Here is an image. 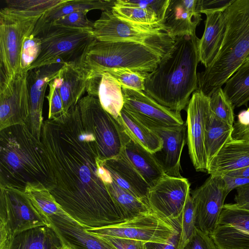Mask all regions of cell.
Segmentation results:
<instances>
[{"instance_id": "obj_5", "label": "cell", "mask_w": 249, "mask_h": 249, "mask_svg": "<svg viewBox=\"0 0 249 249\" xmlns=\"http://www.w3.org/2000/svg\"><path fill=\"white\" fill-rule=\"evenodd\" d=\"M169 51L131 41H103L94 39L78 63L89 74L125 68L148 74Z\"/></svg>"}, {"instance_id": "obj_33", "label": "cell", "mask_w": 249, "mask_h": 249, "mask_svg": "<svg viewBox=\"0 0 249 249\" xmlns=\"http://www.w3.org/2000/svg\"><path fill=\"white\" fill-rule=\"evenodd\" d=\"M24 192L47 217L57 215L69 221H74L64 211L48 189L42 183H30L26 186Z\"/></svg>"}, {"instance_id": "obj_34", "label": "cell", "mask_w": 249, "mask_h": 249, "mask_svg": "<svg viewBox=\"0 0 249 249\" xmlns=\"http://www.w3.org/2000/svg\"><path fill=\"white\" fill-rule=\"evenodd\" d=\"M223 90L234 108L249 101V64L241 65L227 81Z\"/></svg>"}, {"instance_id": "obj_28", "label": "cell", "mask_w": 249, "mask_h": 249, "mask_svg": "<svg viewBox=\"0 0 249 249\" xmlns=\"http://www.w3.org/2000/svg\"><path fill=\"white\" fill-rule=\"evenodd\" d=\"M65 247L61 236L52 223L18 233L9 249H64Z\"/></svg>"}, {"instance_id": "obj_14", "label": "cell", "mask_w": 249, "mask_h": 249, "mask_svg": "<svg viewBox=\"0 0 249 249\" xmlns=\"http://www.w3.org/2000/svg\"><path fill=\"white\" fill-rule=\"evenodd\" d=\"M212 110L209 97L197 89L187 106V143L189 154L196 171L207 172L205 147L206 124Z\"/></svg>"}, {"instance_id": "obj_15", "label": "cell", "mask_w": 249, "mask_h": 249, "mask_svg": "<svg viewBox=\"0 0 249 249\" xmlns=\"http://www.w3.org/2000/svg\"><path fill=\"white\" fill-rule=\"evenodd\" d=\"M27 72H19L0 83V131L15 125H26L30 115Z\"/></svg>"}, {"instance_id": "obj_36", "label": "cell", "mask_w": 249, "mask_h": 249, "mask_svg": "<svg viewBox=\"0 0 249 249\" xmlns=\"http://www.w3.org/2000/svg\"><path fill=\"white\" fill-rule=\"evenodd\" d=\"M65 0H6V7L28 16H42Z\"/></svg>"}, {"instance_id": "obj_11", "label": "cell", "mask_w": 249, "mask_h": 249, "mask_svg": "<svg viewBox=\"0 0 249 249\" xmlns=\"http://www.w3.org/2000/svg\"><path fill=\"white\" fill-rule=\"evenodd\" d=\"M86 230L91 234L100 236L164 244L179 234L175 223L152 211L107 227Z\"/></svg>"}, {"instance_id": "obj_43", "label": "cell", "mask_w": 249, "mask_h": 249, "mask_svg": "<svg viewBox=\"0 0 249 249\" xmlns=\"http://www.w3.org/2000/svg\"><path fill=\"white\" fill-rule=\"evenodd\" d=\"M88 12L87 11L75 12L57 19L51 24L54 23L75 28L92 30L93 22L88 19L87 16Z\"/></svg>"}, {"instance_id": "obj_4", "label": "cell", "mask_w": 249, "mask_h": 249, "mask_svg": "<svg viewBox=\"0 0 249 249\" xmlns=\"http://www.w3.org/2000/svg\"><path fill=\"white\" fill-rule=\"evenodd\" d=\"M224 13L226 26L220 48L197 73V89L207 96L222 87L249 55V0H234Z\"/></svg>"}, {"instance_id": "obj_10", "label": "cell", "mask_w": 249, "mask_h": 249, "mask_svg": "<svg viewBox=\"0 0 249 249\" xmlns=\"http://www.w3.org/2000/svg\"><path fill=\"white\" fill-rule=\"evenodd\" d=\"M83 125L94 136L103 161L121 155L127 135L99 99L87 94L78 102Z\"/></svg>"}, {"instance_id": "obj_18", "label": "cell", "mask_w": 249, "mask_h": 249, "mask_svg": "<svg viewBox=\"0 0 249 249\" xmlns=\"http://www.w3.org/2000/svg\"><path fill=\"white\" fill-rule=\"evenodd\" d=\"M64 64L58 63L45 65L29 71L27 73L31 109L26 125L39 140L43 124L42 109L45 91L49 83L58 75Z\"/></svg>"}, {"instance_id": "obj_48", "label": "cell", "mask_w": 249, "mask_h": 249, "mask_svg": "<svg viewBox=\"0 0 249 249\" xmlns=\"http://www.w3.org/2000/svg\"><path fill=\"white\" fill-rule=\"evenodd\" d=\"M233 127L232 136L234 139L249 141V124H242L235 122Z\"/></svg>"}, {"instance_id": "obj_13", "label": "cell", "mask_w": 249, "mask_h": 249, "mask_svg": "<svg viewBox=\"0 0 249 249\" xmlns=\"http://www.w3.org/2000/svg\"><path fill=\"white\" fill-rule=\"evenodd\" d=\"M228 194L223 177L219 175H210L202 185L192 192L196 228L210 235L212 234Z\"/></svg>"}, {"instance_id": "obj_47", "label": "cell", "mask_w": 249, "mask_h": 249, "mask_svg": "<svg viewBox=\"0 0 249 249\" xmlns=\"http://www.w3.org/2000/svg\"><path fill=\"white\" fill-rule=\"evenodd\" d=\"M235 189V203L241 207L249 209V183L238 186Z\"/></svg>"}, {"instance_id": "obj_1", "label": "cell", "mask_w": 249, "mask_h": 249, "mask_svg": "<svg viewBox=\"0 0 249 249\" xmlns=\"http://www.w3.org/2000/svg\"><path fill=\"white\" fill-rule=\"evenodd\" d=\"M41 140L50 172L47 189L70 217L86 229L124 220L103 179L98 145L83 125L77 104L44 121Z\"/></svg>"}, {"instance_id": "obj_9", "label": "cell", "mask_w": 249, "mask_h": 249, "mask_svg": "<svg viewBox=\"0 0 249 249\" xmlns=\"http://www.w3.org/2000/svg\"><path fill=\"white\" fill-rule=\"evenodd\" d=\"M41 16H28L7 7L0 11V83L20 72L21 49Z\"/></svg>"}, {"instance_id": "obj_23", "label": "cell", "mask_w": 249, "mask_h": 249, "mask_svg": "<svg viewBox=\"0 0 249 249\" xmlns=\"http://www.w3.org/2000/svg\"><path fill=\"white\" fill-rule=\"evenodd\" d=\"M49 217L65 245L71 249H116L101 238L88 232L75 221L57 215Z\"/></svg>"}, {"instance_id": "obj_42", "label": "cell", "mask_w": 249, "mask_h": 249, "mask_svg": "<svg viewBox=\"0 0 249 249\" xmlns=\"http://www.w3.org/2000/svg\"><path fill=\"white\" fill-rule=\"evenodd\" d=\"M122 3L138 7L155 13L161 22L170 0H118Z\"/></svg>"}, {"instance_id": "obj_44", "label": "cell", "mask_w": 249, "mask_h": 249, "mask_svg": "<svg viewBox=\"0 0 249 249\" xmlns=\"http://www.w3.org/2000/svg\"><path fill=\"white\" fill-rule=\"evenodd\" d=\"M183 249H217L210 235L196 227L193 236Z\"/></svg>"}, {"instance_id": "obj_7", "label": "cell", "mask_w": 249, "mask_h": 249, "mask_svg": "<svg viewBox=\"0 0 249 249\" xmlns=\"http://www.w3.org/2000/svg\"><path fill=\"white\" fill-rule=\"evenodd\" d=\"M0 190V249H9L20 232L52 224L24 192L2 186Z\"/></svg>"}, {"instance_id": "obj_41", "label": "cell", "mask_w": 249, "mask_h": 249, "mask_svg": "<svg viewBox=\"0 0 249 249\" xmlns=\"http://www.w3.org/2000/svg\"><path fill=\"white\" fill-rule=\"evenodd\" d=\"M60 80L59 74L48 84L49 91L46 98L49 103L48 119L55 120L65 113L60 93Z\"/></svg>"}, {"instance_id": "obj_45", "label": "cell", "mask_w": 249, "mask_h": 249, "mask_svg": "<svg viewBox=\"0 0 249 249\" xmlns=\"http://www.w3.org/2000/svg\"><path fill=\"white\" fill-rule=\"evenodd\" d=\"M95 235L101 238L116 249H145L146 242L143 241L126 238Z\"/></svg>"}, {"instance_id": "obj_52", "label": "cell", "mask_w": 249, "mask_h": 249, "mask_svg": "<svg viewBox=\"0 0 249 249\" xmlns=\"http://www.w3.org/2000/svg\"><path fill=\"white\" fill-rule=\"evenodd\" d=\"M248 64H249V55L247 57V58L245 60L244 62H243V63L242 64V65H248Z\"/></svg>"}, {"instance_id": "obj_50", "label": "cell", "mask_w": 249, "mask_h": 249, "mask_svg": "<svg viewBox=\"0 0 249 249\" xmlns=\"http://www.w3.org/2000/svg\"><path fill=\"white\" fill-rule=\"evenodd\" d=\"M222 176L226 182L227 191L229 193L238 186L249 183V178H234L225 175Z\"/></svg>"}, {"instance_id": "obj_20", "label": "cell", "mask_w": 249, "mask_h": 249, "mask_svg": "<svg viewBox=\"0 0 249 249\" xmlns=\"http://www.w3.org/2000/svg\"><path fill=\"white\" fill-rule=\"evenodd\" d=\"M161 138L162 148L153 154L167 175L181 177L180 159L187 139L186 124L175 127L152 129Z\"/></svg>"}, {"instance_id": "obj_19", "label": "cell", "mask_w": 249, "mask_h": 249, "mask_svg": "<svg viewBox=\"0 0 249 249\" xmlns=\"http://www.w3.org/2000/svg\"><path fill=\"white\" fill-rule=\"evenodd\" d=\"M201 20L199 0H170L162 24L175 40L178 36L195 34Z\"/></svg>"}, {"instance_id": "obj_51", "label": "cell", "mask_w": 249, "mask_h": 249, "mask_svg": "<svg viewBox=\"0 0 249 249\" xmlns=\"http://www.w3.org/2000/svg\"><path fill=\"white\" fill-rule=\"evenodd\" d=\"M222 175L234 178H249V166L230 171Z\"/></svg>"}, {"instance_id": "obj_53", "label": "cell", "mask_w": 249, "mask_h": 249, "mask_svg": "<svg viewBox=\"0 0 249 249\" xmlns=\"http://www.w3.org/2000/svg\"><path fill=\"white\" fill-rule=\"evenodd\" d=\"M247 110L249 112V107H248Z\"/></svg>"}, {"instance_id": "obj_49", "label": "cell", "mask_w": 249, "mask_h": 249, "mask_svg": "<svg viewBox=\"0 0 249 249\" xmlns=\"http://www.w3.org/2000/svg\"><path fill=\"white\" fill-rule=\"evenodd\" d=\"M179 234L173 237L167 243L147 242L145 249H176Z\"/></svg>"}, {"instance_id": "obj_40", "label": "cell", "mask_w": 249, "mask_h": 249, "mask_svg": "<svg viewBox=\"0 0 249 249\" xmlns=\"http://www.w3.org/2000/svg\"><path fill=\"white\" fill-rule=\"evenodd\" d=\"M41 48V42L38 37L31 34L25 38L21 49L20 72H28L39 55Z\"/></svg>"}, {"instance_id": "obj_31", "label": "cell", "mask_w": 249, "mask_h": 249, "mask_svg": "<svg viewBox=\"0 0 249 249\" xmlns=\"http://www.w3.org/2000/svg\"><path fill=\"white\" fill-rule=\"evenodd\" d=\"M101 173L111 196L121 210L124 220L152 211L147 202L135 197L118 186L103 164Z\"/></svg>"}, {"instance_id": "obj_39", "label": "cell", "mask_w": 249, "mask_h": 249, "mask_svg": "<svg viewBox=\"0 0 249 249\" xmlns=\"http://www.w3.org/2000/svg\"><path fill=\"white\" fill-rule=\"evenodd\" d=\"M109 73L121 85L122 87L137 90H144V84L148 74H143L125 68L109 70Z\"/></svg>"}, {"instance_id": "obj_30", "label": "cell", "mask_w": 249, "mask_h": 249, "mask_svg": "<svg viewBox=\"0 0 249 249\" xmlns=\"http://www.w3.org/2000/svg\"><path fill=\"white\" fill-rule=\"evenodd\" d=\"M116 120L129 138L152 154L161 149L162 142L160 137L136 119L124 107Z\"/></svg>"}, {"instance_id": "obj_27", "label": "cell", "mask_w": 249, "mask_h": 249, "mask_svg": "<svg viewBox=\"0 0 249 249\" xmlns=\"http://www.w3.org/2000/svg\"><path fill=\"white\" fill-rule=\"evenodd\" d=\"M249 166V141L231 139L210 163L207 173L222 175L230 171Z\"/></svg>"}, {"instance_id": "obj_6", "label": "cell", "mask_w": 249, "mask_h": 249, "mask_svg": "<svg viewBox=\"0 0 249 249\" xmlns=\"http://www.w3.org/2000/svg\"><path fill=\"white\" fill-rule=\"evenodd\" d=\"M91 31L54 23L45 26L36 36L41 40V51L28 71L55 63L77 62L94 39Z\"/></svg>"}, {"instance_id": "obj_3", "label": "cell", "mask_w": 249, "mask_h": 249, "mask_svg": "<svg viewBox=\"0 0 249 249\" xmlns=\"http://www.w3.org/2000/svg\"><path fill=\"white\" fill-rule=\"evenodd\" d=\"M50 183L48 164L41 140L26 125L0 131V186L24 192L28 184Z\"/></svg>"}, {"instance_id": "obj_29", "label": "cell", "mask_w": 249, "mask_h": 249, "mask_svg": "<svg viewBox=\"0 0 249 249\" xmlns=\"http://www.w3.org/2000/svg\"><path fill=\"white\" fill-rule=\"evenodd\" d=\"M116 0H65L47 11L37 21L32 35L36 36L45 26L72 13L92 10H111Z\"/></svg>"}, {"instance_id": "obj_2", "label": "cell", "mask_w": 249, "mask_h": 249, "mask_svg": "<svg viewBox=\"0 0 249 249\" xmlns=\"http://www.w3.org/2000/svg\"><path fill=\"white\" fill-rule=\"evenodd\" d=\"M199 39L196 34L176 37L145 79L144 91L178 113L187 107L191 94L198 89Z\"/></svg>"}, {"instance_id": "obj_26", "label": "cell", "mask_w": 249, "mask_h": 249, "mask_svg": "<svg viewBox=\"0 0 249 249\" xmlns=\"http://www.w3.org/2000/svg\"><path fill=\"white\" fill-rule=\"evenodd\" d=\"M205 29L199 39L200 62L207 68L216 55L226 30L224 11L206 12Z\"/></svg>"}, {"instance_id": "obj_24", "label": "cell", "mask_w": 249, "mask_h": 249, "mask_svg": "<svg viewBox=\"0 0 249 249\" xmlns=\"http://www.w3.org/2000/svg\"><path fill=\"white\" fill-rule=\"evenodd\" d=\"M59 76L60 93L67 113L75 106L86 91L89 73L77 62L64 64Z\"/></svg>"}, {"instance_id": "obj_8", "label": "cell", "mask_w": 249, "mask_h": 249, "mask_svg": "<svg viewBox=\"0 0 249 249\" xmlns=\"http://www.w3.org/2000/svg\"><path fill=\"white\" fill-rule=\"evenodd\" d=\"M93 37L103 41H131L169 51L174 40L162 23L144 24L132 22L115 15L111 10L102 11L93 22Z\"/></svg>"}, {"instance_id": "obj_32", "label": "cell", "mask_w": 249, "mask_h": 249, "mask_svg": "<svg viewBox=\"0 0 249 249\" xmlns=\"http://www.w3.org/2000/svg\"><path fill=\"white\" fill-rule=\"evenodd\" d=\"M232 130L233 126L218 119L211 111L206 122L205 137L208 167L223 146L232 139Z\"/></svg>"}, {"instance_id": "obj_16", "label": "cell", "mask_w": 249, "mask_h": 249, "mask_svg": "<svg viewBox=\"0 0 249 249\" xmlns=\"http://www.w3.org/2000/svg\"><path fill=\"white\" fill-rule=\"evenodd\" d=\"M124 107L150 129L175 127L184 123L181 115L165 107L144 91L122 87Z\"/></svg>"}, {"instance_id": "obj_25", "label": "cell", "mask_w": 249, "mask_h": 249, "mask_svg": "<svg viewBox=\"0 0 249 249\" xmlns=\"http://www.w3.org/2000/svg\"><path fill=\"white\" fill-rule=\"evenodd\" d=\"M121 154L150 187L165 174L153 154L129 138L127 135Z\"/></svg>"}, {"instance_id": "obj_21", "label": "cell", "mask_w": 249, "mask_h": 249, "mask_svg": "<svg viewBox=\"0 0 249 249\" xmlns=\"http://www.w3.org/2000/svg\"><path fill=\"white\" fill-rule=\"evenodd\" d=\"M120 83L107 72L89 75L86 92L97 97L103 108L117 119L124 106Z\"/></svg>"}, {"instance_id": "obj_37", "label": "cell", "mask_w": 249, "mask_h": 249, "mask_svg": "<svg viewBox=\"0 0 249 249\" xmlns=\"http://www.w3.org/2000/svg\"><path fill=\"white\" fill-rule=\"evenodd\" d=\"M208 96L211 110L215 116L226 124L233 126L234 107L222 87L216 89Z\"/></svg>"}, {"instance_id": "obj_35", "label": "cell", "mask_w": 249, "mask_h": 249, "mask_svg": "<svg viewBox=\"0 0 249 249\" xmlns=\"http://www.w3.org/2000/svg\"><path fill=\"white\" fill-rule=\"evenodd\" d=\"M111 10L118 17L134 23L144 24L162 23L155 13L122 3L118 0H116Z\"/></svg>"}, {"instance_id": "obj_12", "label": "cell", "mask_w": 249, "mask_h": 249, "mask_svg": "<svg viewBox=\"0 0 249 249\" xmlns=\"http://www.w3.org/2000/svg\"><path fill=\"white\" fill-rule=\"evenodd\" d=\"M190 195V184L187 178L165 174L150 187L146 199L153 212L178 226Z\"/></svg>"}, {"instance_id": "obj_17", "label": "cell", "mask_w": 249, "mask_h": 249, "mask_svg": "<svg viewBox=\"0 0 249 249\" xmlns=\"http://www.w3.org/2000/svg\"><path fill=\"white\" fill-rule=\"evenodd\" d=\"M210 236L217 249H249V209L236 203L224 204Z\"/></svg>"}, {"instance_id": "obj_22", "label": "cell", "mask_w": 249, "mask_h": 249, "mask_svg": "<svg viewBox=\"0 0 249 249\" xmlns=\"http://www.w3.org/2000/svg\"><path fill=\"white\" fill-rule=\"evenodd\" d=\"M102 163L118 186L147 202L150 186L121 154L117 157L102 160Z\"/></svg>"}, {"instance_id": "obj_38", "label": "cell", "mask_w": 249, "mask_h": 249, "mask_svg": "<svg viewBox=\"0 0 249 249\" xmlns=\"http://www.w3.org/2000/svg\"><path fill=\"white\" fill-rule=\"evenodd\" d=\"M179 234L176 249H183L191 239L196 228V214L191 196L184 205L178 225Z\"/></svg>"}, {"instance_id": "obj_46", "label": "cell", "mask_w": 249, "mask_h": 249, "mask_svg": "<svg viewBox=\"0 0 249 249\" xmlns=\"http://www.w3.org/2000/svg\"><path fill=\"white\" fill-rule=\"evenodd\" d=\"M234 0H199L200 12L225 11Z\"/></svg>"}]
</instances>
